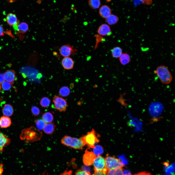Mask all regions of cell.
<instances>
[{"label":"cell","mask_w":175,"mask_h":175,"mask_svg":"<svg viewBox=\"0 0 175 175\" xmlns=\"http://www.w3.org/2000/svg\"><path fill=\"white\" fill-rule=\"evenodd\" d=\"M82 170L86 172H90V168L88 166H83L82 167Z\"/></svg>","instance_id":"cell-36"},{"label":"cell","mask_w":175,"mask_h":175,"mask_svg":"<svg viewBox=\"0 0 175 175\" xmlns=\"http://www.w3.org/2000/svg\"><path fill=\"white\" fill-rule=\"evenodd\" d=\"M99 12L100 15L102 17L106 18L111 14L112 10L109 6L104 5L100 8Z\"/></svg>","instance_id":"cell-13"},{"label":"cell","mask_w":175,"mask_h":175,"mask_svg":"<svg viewBox=\"0 0 175 175\" xmlns=\"http://www.w3.org/2000/svg\"><path fill=\"white\" fill-rule=\"evenodd\" d=\"M143 4L148 5L151 4L152 2V0H140Z\"/></svg>","instance_id":"cell-35"},{"label":"cell","mask_w":175,"mask_h":175,"mask_svg":"<svg viewBox=\"0 0 175 175\" xmlns=\"http://www.w3.org/2000/svg\"><path fill=\"white\" fill-rule=\"evenodd\" d=\"M4 29L2 26L0 25V36L4 35Z\"/></svg>","instance_id":"cell-42"},{"label":"cell","mask_w":175,"mask_h":175,"mask_svg":"<svg viewBox=\"0 0 175 175\" xmlns=\"http://www.w3.org/2000/svg\"><path fill=\"white\" fill-rule=\"evenodd\" d=\"M119 20V18L117 16L111 14L105 18V21L107 24L110 25L117 23Z\"/></svg>","instance_id":"cell-20"},{"label":"cell","mask_w":175,"mask_h":175,"mask_svg":"<svg viewBox=\"0 0 175 175\" xmlns=\"http://www.w3.org/2000/svg\"><path fill=\"white\" fill-rule=\"evenodd\" d=\"M134 175H152L146 172H142Z\"/></svg>","instance_id":"cell-39"},{"label":"cell","mask_w":175,"mask_h":175,"mask_svg":"<svg viewBox=\"0 0 175 175\" xmlns=\"http://www.w3.org/2000/svg\"><path fill=\"white\" fill-rule=\"evenodd\" d=\"M93 149V152L96 156L100 155L103 153V148L100 145L95 146Z\"/></svg>","instance_id":"cell-28"},{"label":"cell","mask_w":175,"mask_h":175,"mask_svg":"<svg viewBox=\"0 0 175 175\" xmlns=\"http://www.w3.org/2000/svg\"><path fill=\"white\" fill-rule=\"evenodd\" d=\"M2 84V88L4 90H9L11 87V83L7 81H4Z\"/></svg>","instance_id":"cell-30"},{"label":"cell","mask_w":175,"mask_h":175,"mask_svg":"<svg viewBox=\"0 0 175 175\" xmlns=\"http://www.w3.org/2000/svg\"><path fill=\"white\" fill-rule=\"evenodd\" d=\"M4 75L6 81L11 84L13 83L16 80L15 72L13 70H7L4 73Z\"/></svg>","instance_id":"cell-14"},{"label":"cell","mask_w":175,"mask_h":175,"mask_svg":"<svg viewBox=\"0 0 175 175\" xmlns=\"http://www.w3.org/2000/svg\"><path fill=\"white\" fill-rule=\"evenodd\" d=\"M31 111L33 114L36 116L39 115L40 113V111L39 108L35 106H33L32 107Z\"/></svg>","instance_id":"cell-31"},{"label":"cell","mask_w":175,"mask_h":175,"mask_svg":"<svg viewBox=\"0 0 175 175\" xmlns=\"http://www.w3.org/2000/svg\"><path fill=\"white\" fill-rule=\"evenodd\" d=\"M28 28V24L26 22H22L19 23L18 25L17 31L21 33L24 34L27 32Z\"/></svg>","instance_id":"cell-23"},{"label":"cell","mask_w":175,"mask_h":175,"mask_svg":"<svg viewBox=\"0 0 175 175\" xmlns=\"http://www.w3.org/2000/svg\"><path fill=\"white\" fill-rule=\"evenodd\" d=\"M116 169L108 170L106 174L107 175H114Z\"/></svg>","instance_id":"cell-34"},{"label":"cell","mask_w":175,"mask_h":175,"mask_svg":"<svg viewBox=\"0 0 175 175\" xmlns=\"http://www.w3.org/2000/svg\"><path fill=\"white\" fill-rule=\"evenodd\" d=\"M42 136V133L39 130L31 126L23 129L20 138L25 142L29 143L40 140Z\"/></svg>","instance_id":"cell-1"},{"label":"cell","mask_w":175,"mask_h":175,"mask_svg":"<svg viewBox=\"0 0 175 175\" xmlns=\"http://www.w3.org/2000/svg\"><path fill=\"white\" fill-rule=\"evenodd\" d=\"M55 108L60 112L65 111L66 110L67 103L63 98L57 95H55L53 99Z\"/></svg>","instance_id":"cell-6"},{"label":"cell","mask_w":175,"mask_h":175,"mask_svg":"<svg viewBox=\"0 0 175 175\" xmlns=\"http://www.w3.org/2000/svg\"><path fill=\"white\" fill-rule=\"evenodd\" d=\"M1 87L0 85V91L1 90Z\"/></svg>","instance_id":"cell-43"},{"label":"cell","mask_w":175,"mask_h":175,"mask_svg":"<svg viewBox=\"0 0 175 175\" xmlns=\"http://www.w3.org/2000/svg\"><path fill=\"white\" fill-rule=\"evenodd\" d=\"M95 174H93L92 175H105V174H104L102 171H100L94 172Z\"/></svg>","instance_id":"cell-41"},{"label":"cell","mask_w":175,"mask_h":175,"mask_svg":"<svg viewBox=\"0 0 175 175\" xmlns=\"http://www.w3.org/2000/svg\"><path fill=\"white\" fill-rule=\"evenodd\" d=\"M105 159V167L108 170L122 168L123 166L119 159L114 156L107 155Z\"/></svg>","instance_id":"cell-5"},{"label":"cell","mask_w":175,"mask_h":175,"mask_svg":"<svg viewBox=\"0 0 175 175\" xmlns=\"http://www.w3.org/2000/svg\"><path fill=\"white\" fill-rule=\"evenodd\" d=\"M6 20L8 24L10 26H13L18 25L20 23L19 21L18 20L16 15L12 13L7 14Z\"/></svg>","instance_id":"cell-11"},{"label":"cell","mask_w":175,"mask_h":175,"mask_svg":"<svg viewBox=\"0 0 175 175\" xmlns=\"http://www.w3.org/2000/svg\"><path fill=\"white\" fill-rule=\"evenodd\" d=\"M93 163L94 172L102 171L105 167V158L100 155L97 156Z\"/></svg>","instance_id":"cell-8"},{"label":"cell","mask_w":175,"mask_h":175,"mask_svg":"<svg viewBox=\"0 0 175 175\" xmlns=\"http://www.w3.org/2000/svg\"><path fill=\"white\" fill-rule=\"evenodd\" d=\"M55 127L53 123H46L43 129L44 131L47 134H52L54 131Z\"/></svg>","instance_id":"cell-18"},{"label":"cell","mask_w":175,"mask_h":175,"mask_svg":"<svg viewBox=\"0 0 175 175\" xmlns=\"http://www.w3.org/2000/svg\"><path fill=\"white\" fill-rule=\"evenodd\" d=\"M122 174L123 175H131L130 172L127 170L122 169Z\"/></svg>","instance_id":"cell-37"},{"label":"cell","mask_w":175,"mask_h":175,"mask_svg":"<svg viewBox=\"0 0 175 175\" xmlns=\"http://www.w3.org/2000/svg\"><path fill=\"white\" fill-rule=\"evenodd\" d=\"M119 58L120 62L123 65H125L128 64L131 61L130 56L126 53H122Z\"/></svg>","instance_id":"cell-19"},{"label":"cell","mask_w":175,"mask_h":175,"mask_svg":"<svg viewBox=\"0 0 175 175\" xmlns=\"http://www.w3.org/2000/svg\"><path fill=\"white\" fill-rule=\"evenodd\" d=\"M10 141V139L1 132H0V151L2 152L4 147L8 145Z\"/></svg>","instance_id":"cell-15"},{"label":"cell","mask_w":175,"mask_h":175,"mask_svg":"<svg viewBox=\"0 0 175 175\" xmlns=\"http://www.w3.org/2000/svg\"><path fill=\"white\" fill-rule=\"evenodd\" d=\"M99 136L97 134L94 129L88 132L86 135L81 137L83 140L85 145H88L89 148L93 149L95 147V144L99 142L98 137Z\"/></svg>","instance_id":"cell-4"},{"label":"cell","mask_w":175,"mask_h":175,"mask_svg":"<svg viewBox=\"0 0 175 175\" xmlns=\"http://www.w3.org/2000/svg\"><path fill=\"white\" fill-rule=\"evenodd\" d=\"M61 143L65 146L76 149H82L86 145L81 138H78L67 135L62 138Z\"/></svg>","instance_id":"cell-3"},{"label":"cell","mask_w":175,"mask_h":175,"mask_svg":"<svg viewBox=\"0 0 175 175\" xmlns=\"http://www.w3.org/2000/svg\"><path fill=\"white\" fill-rule=\"evenodd\" d=\"M5 79L4 74L0 73V84L2 83L5 81Z\"/></svg>","instance_id":"cell-38"},{"label":"cell","mask_w":175,"mask_h":175,"mask_svg":"<svg viewBox=\"0 0 175 175\" xmlns=\"http://www.w3.org/2000/svg\"><path fill=\"white\" fill-rule=\"evenodd\" d=\"M77 51L76 49L69 44L62 45L59 49L60 54L64 57H69L74 54Z\"/></svg>","instance_id":"cell-7"},{"label":"cell","mask_w":175,"mask_h":175,"mask_svg":"<svg viewBox=\"0 0 175 175\" xmlns=\"http://www.w3.org/2000/svg\"><path fill=\"white\" fill-rule=\"evenodd\" d=\"M166 167V171L168 175H174L175 165L173 164Z\"/></svg>","instance_id":"cell-29"},{"label":"cell","mask_w":175,"mask_h":175,"mask_svg":"<svg viewBox=\"0 0 175 175\" xmlns=\"http://www.w3.org/2000/svg\"><path fill=\"white\" fill-rule=\"evenodd\" d=\"M122 171V168L116 169L114 175H123Z\"/></svg>","instance_id":"cell-33"},{"label":"cell","mask_w":175,"mask_h":175,"mask_svg":"<svg viewBox=\"0 0 175 175\" xmlns=\"http://www.w3.org/2000/svg\"><path fill=\"white\" fill-rule=\"evenodd\" d=\"M51 100L48 97H44L42 98L40 101V104L43 107L46 108L48 107L50 104Z\"/></svg>","instance_id":"cell-26"},{"label":"cell","mask_w":175,"mask_h":175,"mask_svg":"<svg viewBox=\"0 0 175 175\" xmlns=\"http://www.w3.org/2000/svg\"><path fill=\"white\" fill-rule=\"evenodd\" d=\"M2 113L4 116L9 117L13 114L14 110L13 107L10 105L6 104L4 105L2 109Z\"/></svg>","instance_id":"cell-17"},{"label":"cell","mask_w":175,"mask_h":175,"mask_svg":"<svg viewBox=\"0 0 175 175\" xmlns=\"http://www.w3.org/2000/svg\"><path fill=\"white\" fill-rule=\"evenodd\" d=\"M97 32L99 35L103 36H109L112 34L110 26L105 24L101 25L98 28Z\"/></svg>","instance_id":"cell-10"},{"label":"cell","mask_w":175,"mask_h":175,"mask_svg":"<svg viewBox=\"0 0 175 175\" xmlns=\"http://www.w3.org/2000/svg\"><path fill=\"white\" fill-rule=\"evenodd\" d=\"M61 63L63 67L66 70L72 69L74 66L73 60L69 57H64L61 60Z\"/></svg>","instance_id":"cell-12"},{"label":"cell","mask_w":175,"mask_h":175,"mask_svg":"<svg viewBox=\"0 0 175 175\" xmlns=\"http://www.w3.org/2000/svg\"><path fill=\"white\" fill-rule=\"evenodd\" d=\"M112 56L115 58H119L122 53V49L119 47H114L111 50Z\"/></svg>","instance_id":"cell-22"},{"label":"cell","mask_w":175,"mask_h":175,"mask_svg":"<svg viewBox=\"0 0 175 175\" xmlns=\"http://www.w3.org/2000/svg\"><path fill=\"white\" fill-rule=\"evenodd\" d=\"M96 157L93 152L87 149L83 156V161L84 164L87 166L92 165Z\"/></svg>","instance_id":"cell-9"},{"label":"cell","mask_w":175,"mask_h":175,"mask_svg":"<svg viewBox=\"0 0 175 175\" xmlns=\"http://www.w3.org/2000/svg\"><path fill=\"white\" fill-rule=\"evenodd\" d=\"M88 5L93 9L98 8L101 5L100 0H88Z\"/></svg>","instance_id":"cell-24"},{"label":"cell","mask_w":175,"mask_h":175,"mask_svg":"<svg viewBox=\"0 0 175 175\" xmlns=\"http://www.w3.org/2000/svg\"><path fill=\"white\" fill-rule=\"evenodd\" d=\"M72 171H67L66 170L64 173L61 174L60 175H71V174Z\"/></svg>","instance_id":"cell-40"},{"label":"cell","mask_w":175,"mask_h":175,"mask_svg":"<svg viewBox=\"0 0 175 175\" xmlns=\"http://www.w3.org/2000/svg\"><path fill=\"white\" fill-rule=\"evenodd\" d=\"M35 123L37 129L39 130H43L46 124V123L41 119L36 120Z\"/></svg>","instance_id":"cell-27"},{"label":"cell","mask_w":175,"mask_h":175,"mask_svg":"<svg viewBox=\"0 0 175 175\" xmlns=\"http://www.w3.org/2000/svg\"><path fill=\"white\" fill-rule=\"evenodd\" d=\"M70 91L69 88L67 87L64 86L62 87L59 90L60 95L63 97H66L69 95Z\"/></svg>","instance_id":"cell-25"},{"label":"cell","mask_w":175,"mask_h":175,"mask_svg":"<svg viewBox=\"0 0 175 175\" xmlns=\"http://www.w3.org/2000/svg\"><path fill=\"white\" fill-rule=\"evenodd\" d=\"M75 175H91L90 172H87L81 170L76 171Z\"/></svg>","instance_id":"cell-32"},{"label":"cell","mask_w":175,"mask_h":175,"mask_svg":"<svg viewBox=\"0 0 175 175\" xmlns=\"http://www.w3.org/2000/svg\"><path fill=\"white\" fill-rule=\"evenodd\" d=\"M162 83L166 84L172 81V77L169 69L166 66L161 65L158 67L154 71Z\"/></svg>","instance_id":"cell-2"},{"label":"cell","mask_w":175,"mask_h":175,"mask_svg":"<svg viewBox=\"0 0 175 175\" xmlns=\"http://www.w3.org/2000/svg\"><path fill=\"white\" fill-rule=\"evenodd\" d=\"M11 123L10 119L8 117L3 116L0 118V127L1 128L9 127Z\"/></svg>","instance_id":"cell-16"},{"label":"cell","mask_w":175,"mask_h":175,"mask_svg":"<svg viewBox=\"0 0 175 175\" xmlns=\"http://www.w3.org/2000/svg\"><path fill=\"white\" fill-rule=\"evenodd\" d=\"M43 120L46 123L52 122L53 120L52 114L49 112L44 113L42 116Z\"/></svg>","instance_id":"cell-21"}]
</instances>
